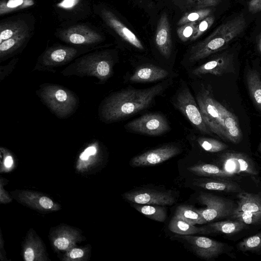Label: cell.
<instances>
[{"label":"cell","instance_id":"35","mask_svg":"<svg viewBox=\"0 0 261 261\" xmlns=\"http://www.w3.org/2000/svg\"><path fill=\"white\" fill-rule=\"evenodd\" d=\"M197 24V22H192L177 28L176 33L179 39L182 42L191 40L195 33Z\"/></svg>","mask_w":261,"mask_h":261},{"label":"cell","instance_id":"34","mask_svg":"<svg viewBox=\"0 0 261 261\" xmlns=\"http://www.w3.org/2000/svg\"><path fill=\"white\" fill-rule=\"evenodd\" d=\"M197 141L202 148L210 152H219L228 147L226 144L213 138L199 137Z\"/></svg>","mask_w":261,"mask_h":261},{"label":"cell","instance_id":"15","mask_svg":"<svg viewBox=\"0 0 261 261\" xmlns=\"http://www.w3.org/2000/svg\"><path fill=\"white\" fill-rule=\"evenodd\" d=\"M124 197L128 201L136 204L169 205L175 201L170 192L151 190H140L126 192Z\"/></svg>","mask_w":261,"mask_h":261},{"label":"cell","instance_id":"40","mask_svg":"<svg viewBox=\"0 0 261 261\" xmlns=\"http://www.w3.org/2000/svg\"><path fill=\"white\" fill-rule=\"evenodd\" d=\"M248 10L255 14L261 11V0H251L248 4Z\"/></svg>","mask_w":261,"mask_h":261},{"label":"cell","instance_id":"31","mask_svg":"<svg viewBox=\"0 0 261 261\" xmlns=\"http://www.w3.org/2000/svg\"><path fill=\"white\" fill-rule=\"evenodd\" d=\"M34 5V0H1L0 15L2 16L16 11L29 8Z\"/></svg>","mask_w":261,"mask_h":261},{"label":"cell","instance_id":"11","mask_svg":"<svg viewBox=\"0 0 261 261\" xmlns=\"http://www.w3.org/2000/svg\"><path fill=\"white\" fill-rule=\"evenodd\" d=\"M58 37L63 41L74 45H91L101 42L102 36L96 30L84 24L70 26L60 31Z\"/></svg>","mask_w":261,"mask_h":261},{"label":"cell","instance_id":"3","mask_svg":"<svg viewBox=\"0 0 261 261\" xmlns=\"http://www.w3.org/2000/svg\"><path fill=\"white\" fill-rule=\"evenodd\" d=\"M114 61L107 50L95 51L82 56L62 72L65 76H94L103 84L112 75Z\"/></svg>","mask_w":261,"mask_h":261},{"label":"cell","instance_id":"25","mask_svg":"<svg viewBox=\"0 0 261 261\" xmlns=\"http://www.w3.org/2000/svg\"><path fill=\"white\" fill-rule=\"evenodd\" d=\"M248 89L252 100L261 111V77L255 70H249L246 74Z\"/></svg>","mask_w":261,"mask_h":261},{"label":"cell","instance_id":"30","mask_svg":"<svg viewBox=\"0 0 261 261\" xmlns=\"http://www.w3.org/2000/svg\"><path fill=\"white\" fill-rule=\"evenodd\" d=\"M224 0H172L182 10H195L216 6Z\"/></svg>","mask_w":261,"mask_h":261},{"label":"cell","instance_id":"8","mask_svg":"<svg viewBox=\"0 0 261 261\" xmlns=\"http://www.w3.org/2000/svg\"><path fill=\"white\" fill-rule=\"evenodd\" d=\"M237 196V205L230 217L246 224H260L261 196L242 191Z\"/></svg>","mask_w":261,"mask_h":261},{"label":"cell","instance_id":"22","mask_svg":"<svg viewBox=\"0 0 261 261\" xmlns=\"http://www.w3.org/2000/svg\"><path fill=\"white\" fill-rule=\"evenodd\" d=\"M30 31L10 38L0 43V61L13 55L28 40Z\"/></svg>","mask_w":261,"mask_h":261},{"label":"cell","instance_id":"43","mask_svg":"<svg viewBox=\"0 0 261 261\" xmlns=\"http://www.w3.org/2000/svg\"><path fill=\"white\" fill-rule=\"evenodd\" d=\"M24 259L27 261H33L34 260L35 253L31 248H27L24 253Z\"/></svg>","mask_w":261,"mask_h":261},{"label":"cell","instance_id":"36","mask_svg":"<svg viewBox=\"0 0 261 261\" xmlns=\"http://www.w3.org/2000/svg\"><path fill=\"white\" fill-rule=\"evenodd\" d=\"M215 16L211 14L197 24L195 33L191 41H194L200 37L204 33L208 30L213 24Z\"/></svg>","mask_w":261,"mask_h":261},{"label":"cell","instance_id":"19","mask_svg":"<svg viewBox=\"0 0 261 261\" xmlns=\"http://www.w3.org/2000/svg\"><path fill=\"white\" fill-rule=\"evenodd\" d=\"M168 74V72L161 67L146 65L137 68L129 81L133 83L153 82L164 79Z\"/></svg>","mask_w":261,"mask_h":261},{"label":"cell","instance_id":"29","mask_svg":"<svg viewBox=\"0 0 261 261\" xmlns=\"http://www.w3.org/2000/svg\"><path fill=\"white\" fill-rule=\"evenodd\" d=\"M134 207L147 217L159 222H164L167 218L165 207L150 204H136Z\"/></svg>","mask_w":261,"mask_h":261},{"label":"cell","instance_id":"1","mask_svg":"<svg viewBox=\"0 0 261 261\" xmlns=\"http://www.w3.org/2000/svg\"><path fill=\"white\" fill-rule=\"evenodd\" d=\"M165 88V84L161 83L146 89H127L112 93L101 103L99 117L106 123L128 117L148 108Z\"/></svg>","mask_w":261,"mask_h":261},{"label":"cell","instance_id":"20","mask_svg":"<svg viewBox=\"0 0 261 261\" xmlns=\"http://www.w3.org/2000/svg\"><path fill=\"white\" fill-rule=\"evenodd\" d=\"M196 186L202 188L226 192H240L242 191L239 185L230 179L221 178H202L194 182Z\"/></svg>","mask_w":261,"mask_h":261},{"label":"cell","instance_id":"14","mask_svg":"<svg viewBox=\"0 0 261 261\" xmlns=\"http://www.w3.org/2000/svg\"><path fill=\"white\" fill-rule=\"evenodd\" d=\"M180 152L179 148L173 145H165L151 149L132 159L133 166H154L168 160Z\"/></svg>","mask_w":261,"mask_h":261},{"label":"cell","instance_id":"24","mask_svg":"<svg viewBox=\"0 0 261 261\" xmlns=\"http://www.w3.org/2000/svg\"><path fill=\"white\" fill-rule=\"evenodd\" d=\"M27 32H29V27L24 20L2 21L0 23V43L10 38Z\"/></svg>","mask_w":261,"mask_h":261},{"label":"cell","instance_id":"28","mask_svg":"<svg viewBox=\"0 0 261 261\" xmlns=\"http://www.w3.org/2000/svg\"><path fill=\"white\" fill-rule=\"evenodd\" d=\"M175 215L188 222L193 224H203L207 223L197 209L189 205L181 204L177 207Z\"/></svg>","mask_w":261,"mask_h":261},{"label":"cell","instance_id":"39","mask_svg":"<svg viewBox=\"0 0 261 261\" xmlns=\"http://www.w3.org/2000/svg\"><path fill=\"white\" fill-rule=\"evenodd\" d=\"M70 244V240L65 237H59L57 238L54 244L55 246L60 250H65L68 248Z\"/></svg>","mask_w":261,"mask_h":261},{"label":"cell","instance_id":"41","mask_svg":"<svg viewBox=\"0 0 261 261\" xmlns=\"http://www.w3.org/2000/svg\"><path fill=\"white\" fill-rule=\"evenodd\" d=\"M39 202L41 206L45 209L51 208L54 204L53 201L50 198L45 196L41 197Z\"/></svg>","mask_w":261,"mask_h":261},{"label":"cell","instance_id":"26","mask_svg":"<svg viewBox=\"0 0 261 261\" xmlns=\"http://www.w3.org/2000/svg\"><path fill=\"white\" fill-rule=\"evenodd\" d=\"M246 224L238 220L219 221L208 224L206 227L211 232H219L227 234L237 233L246 227Z\"/></svg>","mask_w":261,"mask_h":261},{"label":"cell","instance_id":"13","mask_svg":"<svg viewBox=\"0 0 261 261\" xmlns=\"http://www.w3.org/2000/svg\"><path fill=\"white\" fill-rule=\"evenodd\" d=\"M180 238L189 243L198 256L209 259L218 256L225 249V244L202 236L184 235Z\"/></svg>","mask_w":261,"mask_h":261},{"label":"cell","instance_id":"21","mask_svg":"<svg viewBox=\"0 0 261 261\" xmlns=\"http://www.w3.org/2000/svg\"><path fill=\"white\" fill-rule=\"evenodd\" d=\"M168 228L172 232L181 235L211 233L210 230L206 226L196 227L175 215L171 219Z\"/></svg>","mask_w":261,"mask_h":261},{"label":"cell","instance_id":"17","mask_svg":"<svg viewBox=\"0 0 261 261\" xmlns=\"http://www.w3.org/2000/svg\"><path fill=\"white\" fill-rule=\"evenodd\" d=\"M232 56L224 53L197 67L192 73L195 75L210 73L216 76H221L232 72L234 70Z\"/></svg>","mask_w":261,"mask_h":261},{"label":"cell","instance_id":"4","mask_svg":"<svg viewBox=\"0 0 261 261\" xmlns=\"http://www.w3.org/2000/svg\"><path fill=\"white\" fill-rule=\"evenodd\" d=\"M36 93L51 111L60 118H67L71 115L79 103V98L73 92L56 84H42Z\"/></svg>","mask_w":261,"mask_h":261},{"label":"cell","instance_id":"9","mask_svg":"<svg viewBox=\"0 0 261 261\" xmlns=\"http://www.w3.org/2000/svg\"><path fill=\"white\" fill-rule=\"evenodd\" d=\"M197 199L200 203L206 205L204 208L197 211L207 222L230 217L237 206L230 199L209 193H201Z\"/></svg>","mask_w":261,"mask_h":261},{"label":"cell","instance_id":"6","mask_svg":"<svg viewBox=\"0 0 261 261\" xmlns=\"http://www.w3.org/2000/svg\"><path fill=\"white\" fill-rule=\"evenodd\" d=\"M85 50L64 45L51 46L39 56L33 70L54 72V68L68 64Z\"/></svg>","mask_w":261,"mask_h":261},{"label":"cell","instance_id":"5","mask_svg":"<svg viewBox=\"0 0 261 261\" xmlns=\"http://www.w3.org/2000/svg\"><path fill=\"white\" fill-rule=\"evenodd\" d=\"M196 100L209 128L223 139L226 140L224 120L229 111L213 98L207 90L200 92L196 96Z\"/></svg>","mask_w":261,"mask_h":261},{"label":"cell","instance_id":"38","mask_svg":"<svg viewBox=\"0 0 261 261\" xmlns=\"http://www.w3.org/2000/svg\"><path fill=\"white\" fill-rule=\"evenodd\" d=\"M97 152V145L93 144L87 147L80 155V159L82 161H87L91 155H95Z\"/></svg>","mask_w":261,"mask_h":261},{"label":"cell","instance_id":"12","mask_svg":"<svg viewBox=\"0 0 261 261\" xmlns=\"http://www.w3.org/2000/svg\"><path fill=\"white\" fill-rule=\"evenodd\" d=\"M220 162L222 169L236 175H256L258 174L252 160L241 152H225L220 156Z\"/></svg>","mask_w":261,"mask_h":261},{"label":"cell","instance_id":"42","mask_svg":"<svg viewBox=\"0 0 261 261\" xmlns=\"http://www.w3.org/2000/svg\"><path fill=\"white\" fill-rule=\"evenodd\" d=\"M84 255V251L79 248L73 249L69 253V256L71 258H77L81 257Z\"/></svg>","mask_w":261,"mask_h":261},{"label":"cell","instance_id":"23","mask_svg":"<svg viewBox=\"0 0 261 261\" xmlns=\"http://www.w3.org/2000/svg\"><path fill=\"white\" fill-rule=\"evenodd\" d=\"M188 170L199 176L221 178L227 179L234 178L236 175L228 172L217 166L209 164H201L191 166Z\"/></svg>","mask_w":261,"mask_h":261},{"label":"cell","instance_id":"2","mask_svg":"<svg viewBox=\"0 0 261 261\" xmlns=\"http://www.w3.org/2000/svg\"><path fill=\"white\" fill-rule=\"evenodd\" d=\"M246 27V21L243 15L221 24L206 38L191 47L190 61H199L224 49L244 31Z\"/></svg>","mask_w":261,"mask_h":261},{"label":"cell","instance_id":"27","mask_svg":"<svg viewBox=\"0 0 261 261\" xmlns=\"http://www.w3.org/2000/svg\"><path fill=\"white\" fill-rule=\"evenodd\" d=\"M226 140L237 144L242 139V133L237 117L230 111L224 120Z\"/></svg>","mask_w":261,"mask_h":261},{"label":"cell","instance_id":"37","mask_svg":"<svg viewBox=\"0 0 261 261\" xmlns=\"http://www.w3.org/2000/svg\"><path fill=\"white\" fill-rule=\"evenodd\" d=\"M18 60V58H14L8 64L0 66V81H2L12 72L17 64Z\"/></svg>","mask_w":261,"mask_h":261},{"label":"cell","instance_id":"44","mask_svg":"<svg viewBox=\"0 0 261 261\" xmlns=\"http://www.w3.org/2000/svg\"><path fill=\"white\" fill-rule=\"evenodd\" d=\"M13 158L11 155H8L7 156H6L4 161V164L6 167L9 168L11 167L13 164Z\"/></svg>","mask_w":261,"mask_h":261},{"label":"cell","instance_id":"33","mask_svg":"<svg viewBox=\"0 0 261 261\" xmlns=\"http://www.w3.org/2000/svg\"><path fill=\"white\" fill-rule=\"evenodd\" d=\"M212 9L210 8L193 10L185 13L177 23L178 26L192 22H199L211 14Z\"/></svg>","mask_w":261,"mask_h":261},{"label":"cell","instance_id":"32","mask_svg":"<svg viewBox=\"0 0 261 261\" xmlns=\"http://www.w3.org/2000/svg\"><path fill=\"white\" fill-rule=\"evenodd\" d=\"M237 246L241 251L261 254V231L243 239Z\"/></svg>","mask_w":261,"mask_h":261},{"label":"cell","instance_id":"46","mask_svg":"<svg viewBox=\"0 0 261 261\" xmlns=\"http://www.w3.org/2000/svg\"><path fill=\"white\" fill-rule=\"evenodd\" d=\"M259 150L260 152H261V143H260V144L259 145Z\"/></svg>","mask_w":261,"mask_h":261},{"label":"cell","instance_id":"18","mask_svg":"<svg viewBox=\"0 0 261 261\" xmlns=\"http://www.w3.org/2000/svg\"><path fill=\"white\" fill-rule=\"evenodd\" d=\"M155 42L160 53L168 59L172 51L171 28L168 15L163 13L158 22L155 35Z\"/></svg>","mask_w":261,"mask_h":261},{"label":"cell","instance_id":"7","mask_svg":"<svg viewBox=\"0 0 261 261\" xmlns=\"http://www.w3.org/2000/svg\"><path fill=\"white\" fill-rule=\"evenodd\" d=\"M173 104L201 133L212 134L213 132L205 123L199 106L188 87L179 90L175 96Z\"/></svg>","mask_w":261,"mask_h":261},{"label":"cell","instance_id":"16","mask_svg":"<svg viewBox=\"0 0 261 261\" xmlns=\"http://www.w3.org/2000/svg\"><path fill=\"white\" fill-rule=\"evenodd\" d=\"M98 14L105 23L124 41L140 50L144 49V46L137 36L111 11L102 8Z\"/></svg>","mask_w":261,"mask_h":261},{"label":"cell","instance_id":"10","mask_svg":"<svg viewBox=\"0 0 261 261\" xmlns=\"http://www.w3.org/2000/svg\"><path fill=\"white\" fill-rule=\"evenodd\" d=\"M125 128L136 133L152 136L162 135L171 127L166 118L160 113H148L135 119L125 125Z\"/></svg>","mask_w":261,"mask_h":261},{"label":"cell","instance_id":"45","mask_svg":"<svg viewBox=\"0 0 261 261\" xmlns=\"http://www.w3.org/2000/svg\"><path fill=\"white\" fill-rule=\"evenodd\" d=\"M258 47L261 54V33L259 34L258 39Z\"/></svg>","mask_w":261,"mask_h":261}]
</instances>
